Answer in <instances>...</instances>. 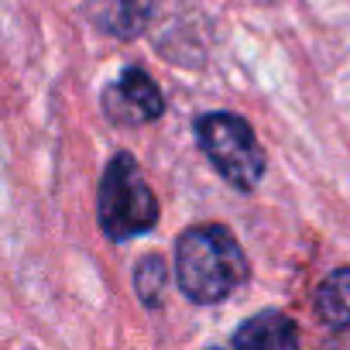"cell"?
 Returning <instances> with one entry per match:
<instances>
[{"instance_id":"cell-1","label":"cell","mask_w":350,"mask_h":350,"mask_svg":"<svg viewBox=\"0 0 350 350\" xmlns=\"http://www.w3.org/2000/svg\"><path fill=\"white\" fill-rule=\"evenodd\" d=\"M247 254L224 224H196L183 230L175 244V278H179V288L200 306L224 302L247 282Z\"/></svg>"},{"instance_id":"cell-2","label":"cell","mask_w":350,"mask_h":350,"mask_svg":"<svg viewBox=\"0 0 350 350\" xmlns=\"http://www.w3.org/2000/svg\"><path fill=\"white\" fill-rule=\"evenodd\" d=\"M96 213H100V230L113 244H124L131 237H141V234L154 230L158 196L151 193L144 172H141V165L131 151H117L107 161L103 179H100Z\"/></svg>"},{"instance_id":"cell-3","label":"cell","mask_w":350,"mask_h":350,"mask_svg":"<svg viewBox=\"0 0 350 350\" xmlns=\"http://www.w3.org/2000/svg\"><path fill=\"white\" fill-rule=\"evenodd\" d=\"M196 141L227 186H234L237 193L258 189V183L268 172V158L254 127L244 117L227 113V110L203 113L196 117Z\"/></svg>"},{"instance_id":"cell-4","label":"cell","mask_w":350,"mask_h":350,"mask_svg":"<svg viewBox=\"0 0 350 350\" xmlns=\"http://www.w3.org/2000/svg\"><path fill=\"white\" fill-rule=\"evenodd\" d=\"M103 113L117 127H141V124H151L165 113V96L144 69L131 66L120 72V79L113 86H107Z\"/></svg>"},{"instance_id":"cell-5","label":"cell","mask_w":350,"mask_h":350,"mask_svg":"<svg viewBox=\"0 0 350 350\" xmlns=\"http://www.w3.org/2000/svg\"><path fill=\"white\" fill-rule=\"evenodd\" d=\"M237 350H302L299 326L285 312H258L234 333Z\"/></svg>"},{"instance_id":"cell-6","label":"cell","mask_w":350,"mask_h":350,"mask_svg":"<svg viewBox=\"0 0 350 350\" xmlns=\"http://www.w3.org/2000/svg\"><path fill=\"white\" fill-rule=\"evenodd\" d=\"M154 0H90V21L113 35V38H134L144 31V25L151 21Z\"/></svg>"},{"instance_id":"cell-7","label":"cell","mask_w":350,"mask_h":350,"mask_svg":"<svg viewBox=\"0 0 350 350\" xmlns=\"http://www.w3.org/2000/svg\"><path fill=\"white\" fill-rule=\"evenodd\" d=\"M316 316L329 329H350V265L329 271L316 288Z\"/></svg>"},{"instance_id":"cell-8","label":"cell","mask_w":350,"mask_h":350,"mask_svg":"<svg viewBox=\"0 0 350 350\" xmlns=\"http://www.w3.org/2000/svg\"><path fill=\"white\" fill-rule=\"evenodd\" d=\"M165 261L161 254H144L134 268V292L144 306H158L161 302V292H165Z\"/></svg>"},{"instance_id":"cell-9","label":"cell","mask_w":350,"mask_h":350,"mask_svg":"<svg viewBox=\"0 0 350 350\" xmlns=\"http://www.w3.org/2000/svg\"><path fill=\"white\" fill-rule=\"evenodd\" d=\"M210 350H237V347H234V343H230V347H210Z\"/></svg>"}]
</instances>
